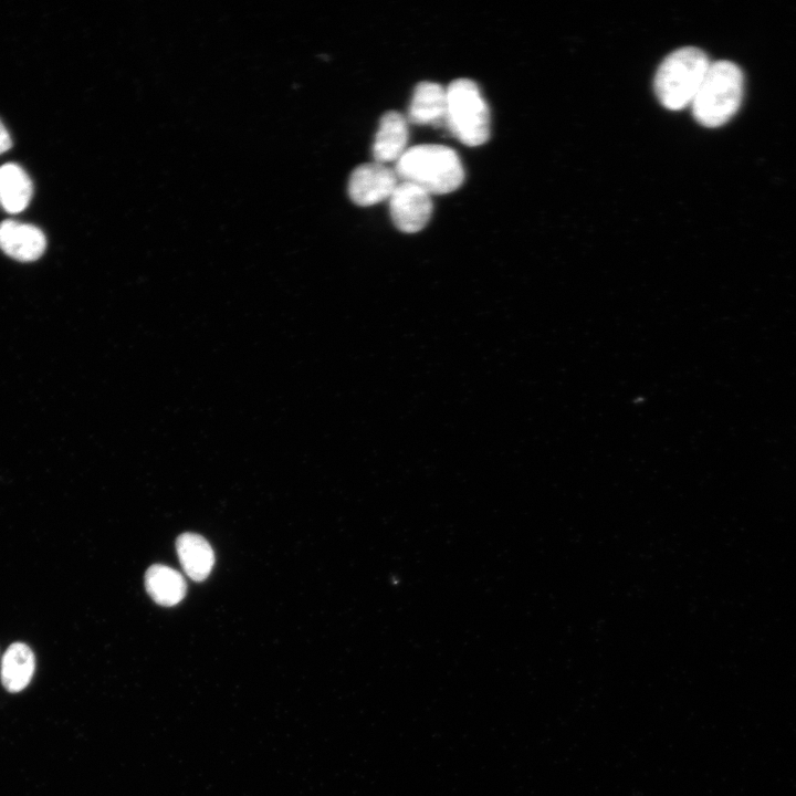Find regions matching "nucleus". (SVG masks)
Returning a JSON list of instances; mask_svg holds the SVG:
<instances>
[{
	"label": "nucleus",
	"instance_id": "1",
	"mask_svg": "<svg viewBox=\"0 0 796 796\" xmlns=\"http://www.w3.org/2000/svg\"><path fill=\"white\" fill-rule=\"evenodd\" d=\"M401 181L413 184L429 195L457 190L464 180V169L454 149L436 144L407 148L395 169Z\"/></svg>",
	"mask_w": 796,
	"mask_h": 796
},
{
	"label": "nucleus",
	"instance_id": "2",
	"mask_svg": "<svg viewBox=\"0 0 796 796\" xmlns=\"http://www.w3.org/2000/svg\"><path fill=\"white\" fill-rule=\"evenodd\" d=\"M743 86V73L735 63L711 62L691 103L696 122L711 128L727 123L741 105Z\"/></svg>",
	"mask_w": 796,
	"mask_h": 796
},
{
	"label": "nucleus",
	"instance_id": "3",
	"mask_svg": "<svg viewBox=\"0 0 796 796\" xmlns=\"http://www.w3.org/2000/svg\"><path fill=\"white\" fill-rule=\"evenodd\" d=\"M710 64L705 52L695 46L667 55L654 76V93L661 105L671 111L691 105Z\"/></svg>",
	"mask_w": 796,
	"mask_h": 796
},
{
	"label": "nucleus",
	"instance_id": "4",
	"mask_svg": "<svg viewBox=\"0 0 796 796\" xmlns=\"http://www.w3.org/2000/svg\"><path fill=\"white\" fill-rule=\"evenodd\" d=\"M446 125L462 144L476 147L490 137V109L478 84L457 78L447 87Z\"/></svg>",
	"mask_w": 796,
	"mask_h": 796
},
{
	"label": "nucleus",
	"instance_id": "5",
	"mask_svg": "<svg viewBox=\"0 0 796 796\" xmlns=\"http://www.w3.org/2000/svg\"><path fill=\"white\" fill-rule=\"evenodd\" d=\"M389 209L397 229L406 233L418 232L431 218V195L413 184L400 181L389 198Z\"/></svg>",
	"mask_w": 796,
	"mask_h": 796
},
{
	"label": "nucleus",
	"instance_id": "6",
	"mask_svg": "<svg viewBox=\"0 0 796 796\" xmlns=\"http://www.w3.org/2000/svg\"><path fill=\"white\" fill-rule=\"evenodd\" d=\"M398 176L384 164L369 163L357 166L349 176L348 195L362 207L376 205L389 199L396 189Z\"/></svg>",
	"mask_w": 796,
	"mask_h": 796
},
{
	"label": "nucleus",
	"instance_id": "7",
	"mask_svg": "<svg viewBox=\"0 0 796 796\" xmlns=\"http://www.w3.org/2000/svg\"><path fill=\"white\" fill-rule=\"evenodd\" d=\"M45 245L44 233L33 224L15 220L0 223V249L18 261H35L43 254Z\"/></svg>",
	"mask_w": 796,
	"mask_h": 796
},
{
	"label": "nucleus",
	"instance_id": "8",
	"mask_svg": "<svg viewBox=\"0 0 796 796\" xmlns=\"http://www.w3.org/2000/svg\"><path fill=\"white\" fill-rule=\"evenodd\" d=\"M409 132L407 118L396 111L383 115L376 132L373 155L376 163L397 161L407 150Z\"/></svg>",
	"mask_w": 796,
	"mask_h": 796
},
{
	"label": "nucleus",
	"instance_id": "9",
	"mask_svg": "<svg viewBox=\"0 0 796 796\" xmlns=\"http://www.w3.org/2000/svg\"><path fill=\"white\" fill-rule=\"evenodd\" d=\"M447 88L439 83L417 84L408 109V121L418 125L446 124Z\"/></svg>",
	"mask_w": 796,
	"mask_h": 796
},
{
	"label": "nucleus",
	"instance_id": "10",
	"mask_svg": "<svg viewBox=\"0 0 796 796\" xmlns=\"http://www.w3.org/2000/svg\"><path fill=\"white\" fill-rule=\"evenodd\" d=\"M177 554L185 573L195 582L205 580L214 564L210 544L195 533H184L176 541Z\"/></svg>",
	"mask_w": 796,
	"mask_h": 796
},
{
	"label": "nucleus",
	"instance_id": "11",
	"mask_svg": "<svg viewBox=\"0 0 796 796\" xmlns=\"http://www.w3.org/2000/svg\"><path fill=\"white\" fill-rule=\"evenodd\" d=\"M35 669L34 653L23 642L11 643L1 661V682L4 689L15 693L30 683Z\"/></svg>",
	"mask_w": 796,
	"mask_h": 796
},
{
	"label": "nucleus",
	"instance_id": "12",
	"mask_svg": "<svg viewBox=\"0 0 796 796\" xmlns=\"http://www.w3.org/2000/svg\"><path fill=\"white\" fill-rule=\"evenodd\" d=\"M145 587L148 595L161 606H175L184 599L187 591L186 580L176 569L156 564L145 574Z\"/></svg>",
	"mask_w": 796,
	"mask_h": 796
},
{
	"label": "nucleus",
	"instance_id": "13",
	"mask_svg": "<svg viewBox=\"0 0 796 796\" xmlns=\"http://www.w3.org/2000/svg\"><path fill=\"white\" fill-rule=\"evenodd\" d=\"M33 193L30 177L22 167L8 163L0 167V205L7 212L24 210Z\"/></svg>",
	"mask_w": 796,
	"mask_h": 796
},
{
	"label": "nucleus",
	"instance_id": "14",
	"mask_svg": "<svg viewBox=\"0 0 796 796\" xmlns=\"http://www.w3.org/2000/svg\"><path fill=\"white\" fill-rule=\"evenodd\" d=\"M12 146V139L8 129L0 121V155L9 150Z\"/></svg>",
	"mask_w": 796,
	"mask_h": 796
}]
</instances>
